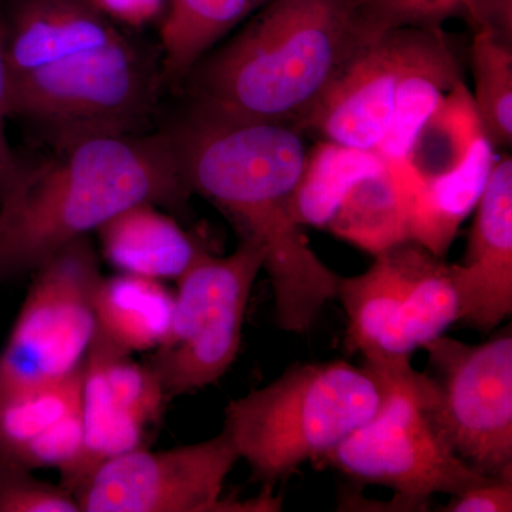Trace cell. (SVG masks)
<instances>
[{"instance_id": "cell-21", "label": "cell", "mask_w": 512, "mask_h": 512, "mask_svg": "<svg viewBox=\"0 0 512 512\" xmlns=\"http://www.w3.org/2000/svg\"><path fill=\"white\" fill-rule=\"evenodd\" d=\"M386 165L375 151L320 141L308 151L293 192V217L301 227H328L350 190Z\"/></svg>"}, {"instance_id": "cell-25", "label": "cell", "mask_w": 512, "mask_h": 512, "mask_svg": "<svg viewBox=\"0 0 512 512\" xmlns=\"http://www.w3.org/2000/svg\"><path fill=\"white\" fill-rule=\"evenodd\" d=\"M0 512H82L66 485L40 480L32 470L0 460Z\"/></svg>"}, {"instance_id": "cell-19", "label": "cell", "mask_w": 512, "mask_h": 512, "mask_svg": "<svg viewBox=\"0 0 512 512\" xmlns=\"http://www.w3.org/2000/svg\"><path fill=\"white\" fill-rule=\"evenodd\" d=\"M410 187L393 165L357 183L328 227L335 237L376 256L410 241Z\"/></svg>"}, {"instance_id": "cell-2", "label": "cell", "mask_w": 512, "mask_h": 512, "mask_svg": "<svg viewBox=\"0 0 512 512\" xmlns=\"http://www.w3.org/2000/svg\"><path fill=\"white\" fill-rule=\"evenodd\" d=\"M10 111L64 146L136 133L160 74L92 0H15L6 20Z\"/></svg>"}, {"instance_id": "cell-14", "label": "cell", "mask_w": 512, "mask_h": 512, "mask_svg": "<svg viewBox=\"0 0 512 512\" xmlns=\"http://www.w3.org/2000/svg\"><path fill=\"white\" fill-rule=\"evenodd\" d=\"M82 375L0 400V460L56 468L72 487L83 456Z\"/></svg>"}, {"instance_id": "cell-8", "label": "cell", "mask_w": 512, "mask_h": 512, "mask_svg": "<svg viewBox=\"0 0 512 512\" xmlns=\"http://www.w3.org/2000/svg\"><path fill=\"white\" fill-rule=\"evenodd\" d=\"M33 274L0 353V400L73 376L96 336L94 292L103 275L89 237L67 245Z\"/></svg>"}, {"instance_id": "cell-7", "label": "cell", "mask_w": 512, "mask_h": 512, "mask_svg": "<svg viewBox=\"0 0 512 512\" xmlns=\"http://www.w3.org/2000/svg\"><path fill=\"white\" fill-rule=\"evenodd\" d=\"M262 269V252L241 241L232 254L202 255L178 279L170 329L147 362L168 399L210 386L234 365Z\"/></svg>"}, {"instance_id": "cell-13", "label": "cell", "mask_w": 512, "mask_h": 512, "mask_svg": "<svg viewBox=\"0 0 512 512\" xmlns=\"http://www.w3.org/2000/svg\"><path fill=\"white\" fill-rule=\"evenodd\" d=\"M461 264H453L461 322L490 333L512 312V160H497L476 207Z\"/></svg>"}, {"instance_id": "cell-18", "label": "cell", "mask_w": 512, "mask_h": 512, "mask_svg": "<svg viewBox=\"0 0 512 512\" xmlns=\"http://www.w3.org/2000/svg\"><path fill=\"white\" fill-rule=\"evenodd\" d=\"M173 292L163 282L130 274L104 278L94 292L97 335L123 352H153L173 315Z\"/></svg>"}, {"instance_id": "cell-12", "label": "cell", "mask_w": 512, "mask_h": 512, "mask_svg": "<svg viewBox=\"0 0 512 512\" xmlns=\"http://www.w3.org/2000/svg\"><path fill=\"white\" fill-rule=\"evenodd\" d=\"M406 28L363 47L330 83L299 130L359 150L377 151L392 120Z\"/></svg>"}, {"instance_id": "cell-23", "label": "cell", "mask_w": 512, "mask_h": 512, "mask_svg": "<svg viewBox=\"0 0 512 512\" xmlns=\"http://www.w3.org/2000/svg\"><path fill=\"white\" fill-rule=\"evenodd\" d=\"M474 94L488 140L510 147L512 141V43L478 30L471 46Z\"/></svg>"}, {"instance_id": "cell-17", "label": "cell", "mask_w": 512, "mask_h": 512, "mask_svg": "<svg viewBox=\"0 0 512 512\" xmlns=\"http://www.w3.org/2000/svg\"><path fill=\"white\" fill-rule=\"evenodd\" d=\"M497 163L494 144L483 134L467 157L446 173L410 183V241L444 258L458 229L476 210Z\"/></svg>"}, {"instance_id": "cell-16", "label": "cell", "mask_w": 512, "mask_h": 512, "mask_svg": "<svg viewBox=\"0 0 512 512\" xmlns=\"http://www.w3.org/2000/svg\"><path fill=\"white\" fill-rule=\"evenodd\" d=\"M97 234L101 254L121 274L158 282H177L202 255L210 252L153 204H137L121 211Z\"/></svg>"}, {"instance_id": "cell-26", "label": "cell", "mask_w": 512, "mask_h": 512, "mask_svg": "<svg viewBox=\"0 0 512 512\" xmlns=\"http://www.w3.org/2000/svg\"><path fill=\"white\" fill-rule=\"evenodd\" d=\"M12 117L10 111V80L8 55H6V20L0 16V201L13 190L23 167L10 147L6 134V120Z\"/></svg>"}, {"instance_id": "cell-9", "label": "cell", "mask_w": 512, "mask_h": 512, "mask_svg": "<svg viewBox=\"0 0 512 512\" xmlns=\"http://www.w3.org/2000/svg\"><path fill=\"white\" fill-rule=\"evenodd\" d=\"M430 410L448 446L490 477H512L511 329L470 345L441 335L423 348Z\"/></svg>"}, {"instance_id": "cell-5", "label": "cell", "mask_w": 512, "mask_h": 512, "mask_svg": "<svg viewBox=\"0 0 512 512\" xmlns=\"http://www.w3.org/2000/svg\"><path fill=\"white\" fill-rule=\"evenodd\" d=\"M383 383L366 363H301L229 402L224 430L266 487L319 461L379 409Z\"/></svg>"}, {"instance_id": "cell-11", "label": "cell", "mask_w": 512, "mask_h": 512, "mask_svg": "<svg viewBox=\"0 0 512 512\" xmlns=\"http://www.w3.org/2000/svg\"><path fill=\"white\" fill-rule=\"evenodd\" d=\"M94 336L82 375L83 456L70 490L111 457L144 447L168 397L153 370Z\"/></svg>"}, {"instance_id": "cell-1", "label": "cell", "mask_w": 512, "mask_h": 512, "mask_svg": "<svg viewBox=\"0 0 512 512\" xmlns=\"http://www.w3.org/2000/svg\"><path fill=\"white\" fill-rule=\"evenodd\" d=\"M168 136L191 194L210 201L241 241L264 255L279 328L308 332L335 301L340 276L320 261L293 217V192L308 156L302 131L191 109Z\"/></svg>"}, {"instance_id": "cell-6", "label": "cell", "mask_w": 512, "mask_h": 512, "mask_svg": "<svg viewBox=\"0 0 512 512\" xmlns=\"http://www.w3.org/2000/svg\"><path fill=\"white\" fill-rule=\"evenodd\" d=\"M365 363L382 380V403L319 463L357 483L390 488L402 510L412 511L433 495L458 494L490 477L448 446L431 414L426 373L410 359Z\"/></svg>"}, {"instance_id": "cell-24", "label": "cell", "mask_w": 512, "mask_h": 512, "mask_svg": "<svg viewBox=\"0 0 512 512\" xmlns=\"http://www.w3.org/2000/svg\"><path fill=\"white\" fill-rule=\"evenodd\" d=\"M473 0H362L363 28L369 43L404 28H443L466 18Z\"/></svg>"}, {"instance_id": "cell-15", "label": "cell", "mask_w": 512, "mask_h": 512, "mask_svg": "<svg viewBox=\"0 0 512 512\" xmlns=\"http://www.w3.org/2000/svg\"><path fill=\"white\" fill-rule=\"evenodd\" d=\"M463 82L460 62L443 28H406V47L389 130L376 153L402 167L420 128Z\"/></svg>"}, {"instance_id": "cell-29", "label": "cell", "mask_w": 512, "mask_h": 512, "mask_svg": "<svg viewBox=\"0 0 512 512\" xmlns=\"http://www.w3.org/2000/svg\"><path fill=\"white\" fill-rule=\"evenodd\" d=\"M464 20L474 32L488 30L512 43V0H473Z\"/></svg>"}, {"instance_id": "cell-3", "label": "cell", "mask_w": 512, "mask_h": 512, "mask_svg": "<svg viewBox=\"0 0 512 512\" xmlns=\"http://www.w3.org/2000/svg\"><path fill=\"white\" fill-rule=\"evenodd\" d=\"M190 195L168 133L70 141L49 163L25 168L0 201V282L35 272L133 205L181 207Z\"/></svg>"}, {"instance_id": "cell-27", "label": "cell", "mask_w": 512, "mask_h": 512, "mask_svg": "<svg viewBox=\"0 0 512 512\" xmlns=\"http://www.w3.org/2000/svg\"><path fill=\"white\" fill-rule=\"evenodd\" d=\"M444 512H511L512 477H488L461 493L450 495Z\"/></svg>"}, {"instance_id": "cell-4", "label": "cell", "mask_w": 512, "mask_h": 512, "mask_svg": "<svg viewBox=\"0 0 512 512\" xmlns=\"http://www.w3.org/2000/svg\"><path fill=\"white\" fill-rule=\"evenodd\" d=\"M362 0H268L188 74L191 109L299 128L367 45Z\"/></svg>"}, {"instance_id": "cell-10", "label": "cell", "mask_w": 512, "mask_h": 512, "mask_svg": "<svg viewBox=\"0 0 512 512\" xmlns=\"http://www.w3.org/2000/svg\"><path fill=\"white\" fill-rule=\"evenodd\" d=\"M239 461L228 434L201 443L127 451L99 464L74 490L82 512H237L222 497Z\"/></svg>"}, {"instance_id": "cell-22", "label": "cell", "mask_w": 512, "mask_h": 512, "mask_svg": "<svg viewBox=\"0 0 512 512\" xmlns=\"http://www.w3.org/2000/svg\"><path fill=\"white\" fill-rule=\"evenodd\" d=\"M483 124L473 94L461 82L444 97L420 128L409 156L399 168L409 181L446 173L460 164L483 136Z\"/></svg>"}, {"instance_id": "cell-28", "label": "cell", "mask_w": 512, "mask_h": 512, "mask_svg": "<svg viewBox=\"0 0 512 512\" xmlns=\"http://www.w3.org/2000/svg\"><path fill=\"white\" fill-rule=\"evenodd\" d=\"M92 2L113 22L133 26V28H140L163 18L167 10V0H92Z\"/></svg>"}, {"instance_id": "cell-20", "label": "cell", "mask_w": 512, "mask_h": 512, "mask_svg": "<svg viewBox=\"0 0 512 512\" xmlns=\"http://www.w3.org/2000/svg\"><path fill=\"white\" fill-rule=\"evenodd\" d=\"M268 0H167L161 26V83H184L211 47Z\"/></svg>"}]
</instances>
